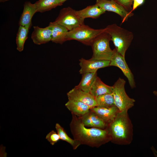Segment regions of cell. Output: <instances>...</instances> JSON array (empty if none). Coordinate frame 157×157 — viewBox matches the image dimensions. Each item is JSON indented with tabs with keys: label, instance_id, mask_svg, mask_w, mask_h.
I'll return each instance as SVG.
<instances>
[{
	"label": "cell",
	"instance_id": "cell-18",
	"mask_svg": "<svg viewBox=\"0 0 157 157\" xmlns=\"http://www.w3.org/2000/svg\"><path fill=\"white\" fill-rule=\"evenodd\" d=\"M65 106L72 114L78 117L85 114L91 108L82 102L71 99H68Z\"/></svg>",
	"mask_w": 157,
	"mask_h": 157
},
{
	"label": "cell",
	"instance_id": "cell-27",
	"mask_svg": "<svg viewBox=\"0 0 157 157\" xmlns=\"http://www.w3.org/2000/svg\"><path fill=\"white\" fill-rule=\"evenodd\" d=\"M144 1L145 0H133L132 7V12L139 6L143 4Z\"/></svg>",
	"mask_w": 157,
	"mask_h": 157
},
{
	"label": "cell",
	"instance_id": "cell-10",
	"mask_svg": "<svg viewBox=\"0 0 157 157\" xmlns=\"http://www.w3.org/2000/svg\"><path fill=\"white\" fill-rule=\"evenodd\" d=\"M81 68L80 74L97 72L99 69L110 66V60L85 59L81 58L79 60Z\"/></svg>",
	"mask_w": 157,
	"mask_h": 157
},
{
	"label": "cell",
	"instance_id": "cell-1",
	"mask_svg": "<svg viewBox=\"0 0 157 157\" xmlns=\"http://www.w3.org/2000/svg\"><path fill=\"white\" fill-rule=\"evenodd\" d=\"M69 124L74 139L80 145L99 147L111 141V137L106 129L92 127L87 128L76 115L72 114Z\"/></svg>",
	"mask_w": 157,
	"mask_h": 157
},
{
	"label": "cell",
	"instance_id": "cell-6",
	"mask_svg": "<svg viewBox=\"0 0 157 157\" xmlns=\"http://www.w3.org/2000/svg\"><path fill=\"white\" fill-rule=\"evenodd\" d=\"M125 83L124 79L119 78L113 86L115 105L119 111L128 110L134 106L135 101L126 94L124 88Z\"/></svg>",
	"mask_w": 157,
	"mask_h": 157
},
{
	"label": "cell",
	"instance_id": "cell-7",
	"mask_svg": "<svg viewBox=\"0 0 157 157\" xmlns=\"http://www.w3.org/2000/svg\"><path fill=\"white\" fill-rule=\"evenodd\" d=\"M84 20L77 15L76 10L68 7L60 10L55 22L70 31L84 24Z\"/></svg>",
	"mask_w": 157,
	"mask_h": 157
},
{
	"label": "cell",
	"instance_id": "cell-5",
	"mask_svg": "<svg viewBox=\"0 0 157 157\" xmlns=\"http://www.w3.org/2000/svg\"><path fill=\"white\" fill-rule=\"evenodd\" d=\"M104 31L105 28L94 29L84 24L69 31L65 40L66 41L75 40L85 45L91 46L95 38Z\"/></svg>",
	"mask_w": 157,
	"mask_h": 157
},
{
	"label": "cell",
	"instance_id": "cell-14",
	"mask_svg": "<svg viewBox=\"0 0 157 157\" xmlns=\"http://www.w3.org/2000/svg\"><path fill=\"white\" fill-rule=\"evenodd\" d=\"M78 117L86 127L105 129H106L108 125L90 109L85 114Z\"/></svg>",
	"mask_w": 157,
	"mask_h": 157
},
{
	"label": "cell",
	"instance_id": "cell-22",
	"mask_svg": "<svg viewBox=\"0 0 157 157\" xmlns=\"http://www.w3.org/2000/svg\"><path fill=\"white\" fill-rule=\"evenodd\" d=\"M29 29L19 26L17 34L16 42L17 49L19 52L23 51L25 41L28 38Z\"/></svg>",
	"mask_w": 157,
	"mask_h": 157
},
{
	"label": "cell",
	"instance_id": "cell-26",
	"mask_svg": "<svg viewBox=\"0 0 157 157\" xmlns=\"http://www.w3.org/2000/svg\"><path fill=\"white\" fill-rule=\"evenodd\" d=\"M128 12L132 13V7L133 0H115Z\"/></svg>",
	"mask_w": 157,
	"mask_h": 157
},
{
	"label": "cell",
	"instance_id": "cell-30",
	"mask_svg": "<svg viewBox=\"0 0 157 157\" xmlns=\"http://www.w3.org/2000/svg\"><path fill=\"white\" fill-rule=\"evenodd\" d=\"M67 0H60V2L63 3L64 2L66 1Z\"/></svg>",
	"mask_w": 157,
	"mask_h": 157
},
{
	"label": "cell",
	"instance_id": "cell-15",
	"mask_svg": "<svg viewBox=\"0 0 157 157\" xmlns=\"http://www.w3.org/2000/svg\"><path fill=\"white\" fill-rule=\"evenodd\" d=\"M37 12V9L35 3H32L30 1H26L24 5L23 12L20 16L19 25L28 28L32 25L31 20L34 14Z\"/></svg>",
	"mask_w": 157,
	"mask_h": 157
},
{
	"label": "cell",
	"instance_id": "cell-3",
	"mask_svg": "<svg viewBox=\"0 0 157 157\" xmlns=\"http://www.w3.org/2000/svg\"><path fill=\"white\" fill-rule=\"evenodd\" d=\"M105 28V32L110 35L117 51L125 57L133 38V33L115 24L108 25Z\"/></svg>",
	"mask_w": 157,
	"mask_h": 157
},
{
	"label": "cell",
	"instance_id": "cell-29",
	"mask_svg": "<svg viewBox=\"0 0 157 157\" xmlns=\"http://www.w3.org/2000/svg\"><path fill=\"white\" fill-rule=\"evenodd\" d=\"M8 0H0V2H3Z\"/></svg>",
	"mask_w": 157,
	"mask_h": 157
},
{
	"label": "cell",
	"instance_id": "cell-28",
	"mask_svg": "<svg viewBox=\"0 0 157 157\" xmlns=\"http://www.w3.org/2000/svg\"><path fill=\"white\" fill-rule=\"evenodd\" d=\"M153 93L155 95L157 96V90L154 91Z\"/></svg>",
	"mask_w": 157,
	"mask_h": 157
},
{
	"label": "cell",
	"instance_id": "cell-20",
	"mask_svg": "<svg viewBox=\"0 0 157 157\" xmlns=\"http://www.w3.org/2000/svg\"><path fill=\"white\" fill-rule=\"evenodd\" d=\"M97 76V72L83 74H82V77L80 82L75 87L83 91L89 92L91 86Z\"/></svg>",
	"mask_w": 157,
	"mask_h": 157
},
{
	"label": "cell",
	"instance_id": "cell-4",
	"mask_svg": "<svg viewBox=\"0 0 157 157\" xmlns=\"http://www.w3.org/2000/svg\"><path fill=\"white\" fill-rule=\"evenodd\" d=\"M110 35L105 31L99 35L91 45L93 54L90 59L110 60L114 52L110 47Z\"/></svg>",
	"mask_w": 157,
	"mask_h": 157
},
{
	"label": "cell",
	"instance_id": "cell-8",
	"mask_svg": "<svg viewBox=\"0 0 157 157\" xmlns=\"http://www.w3.org/2000/svg\"><path fill=\"white\" fill-rule=\"evenodd\" d=\"M112 57L110 60V66L118 67L127 78L129 85L132 88L135 87L134 76L129 67L125 60V57L118 53L115 49Z\"/></svg>",
	"mask_w": 157,
	"mask_h": 157
},
{
	"label": "cell",
	"instance_id": "cell-16",
	"mask_svg": "<svg viewBox=\"0 0 157 157\" xmlns=\"http://www.w3.org/2000/svg\"><path fill=\"white\" fill-rule=\"evenodd\" d=\"M49 25L51 27V41L61 44L66 41L65 37L69 31L65 27L55 21L50 22Z\"/></svg>",
	"mask_w": 157,
	"mask_h": 157
},
{
	"label": "cell",
	"instance_id": "cell-13",
	"mask_svg": "<svg viewBox=\"0 0 157 157\" xmlns=\"http://www.w3.org/2000/svg\"><path fill=\"white\" fill-rule=\"evenodd\" d=\"M90 110L108 124L114 119L119 111L115 106L109 107L97 106L91 108Z\"/></svg>",
	"mask_w": 157,
	"mask_h": 157
},
{
	"label": "cell",
	"instance_id": "cell-23",
	"mask_svg": "<svg viewBox=\"0 0 157 157\" xmlns=\"http://www.w3.org/2000/svg\"><path fill=\"white\" fill-rule=\"evenodd\" d=\"M95 99L97 106L109 107L115 106L113 93L100 95L95 97Z\"/></svg>",
	"mask_w": 157,
	"mask_h": 157
},
{
	"label": "cell",
	"instance_id": "cell-2",
	"mask_svg": "<svg viewBox=\"0 0 157 157\" xmlns=\"http://www.w3.org/2000/svg\"><path fill=\"white\" fill-rule=\"evenodd\" d=\"M128 110L119 111L106 128L110 136V141L114 143L128 145L132 141L133 125L129 117Z\"/></svg>",
	"mask_w": 157,
	"mask_h": 157
},
{
	"label": "cell",
	"instance_id": "cell-9",
	"mask_svg": "<svg viewBox=\"0 0 157 157\" xmlns=\"http://www.w3.org/2000/svg\"><path fill=\"white\" fill-rule=\"evenodd\" d=\"M96 4L106 11L112 12L118 15L121 17L122 23L133 15V13L128 12L113 0H96Z\"/></svg>",
	"mask_w": 157,
	"mask_h": 157
},
{
	"label": "cell",
	"instance_id": "cell-12",
	"mask_svg": "<svg viewBox=\"0 0 157 157\" xmlns=\"http://www.w3.org/2000/svg\"><path fill=\"white\" fill-rule=\"evenodd\" d=\"M33 28L31 39L34 44L40 45L51 41L52 29L50 25H49L44 28H40L37 26H34Z\"/></svg>",
	"mask_w": 157,
	"mask_h": 157
},
{
	"label": "cell",
	"instance_id": "cell-11",
	"mask_svg": "<svg viewBox=\"0 0 157 157\" xmlns=\"http://www.w3.org/2000/svg\"><path fill=\"white\" fill-rule=\"evenodd\" d=\"M67 94L68 99L81 101L88 105L91 108L97 106L95 97L90 92L74 87Z\"/></svg>",
	"mask_w": 157,
	"mask_h": 157
},
{
	"label": "cell",
	"instance_id": "cell-24",
	"mask_svg": "<svg viewBox=\"0 0 157 157\" xmlns=\"http://www.w3.org/2000/svg\"><path fill=\"white\" fill-rule=\"evenodd\" d=\"M55 128L60 140L69 144L74 149H76L80 145L74 139H72L68 135L63 128L60 124L56 123L55 125Z\"/></svg>",
	"mask_w": 157,
	"mask_h": 157
},
{
	"label": "cell",
	"instance_id": "cell-25",
	"mask_svg": "<svg viewBox=\"0 0 157 157\" xmlns=\"http://www.w3.org/2000/svg\"><path fill=\"white\" fill-rule=\"evenodd\" d=\"M46 139L52 145H54L60 140L58 133L53 130L51 131L47 135Z\"/></svg>",
	"mask_w": 157,
	"mask_h": 157
},
{
	"label": "cell",
	"instance_id": "cell-19",
	"mask_svg": "<svg viewBox=\"0 0 157 157\" xmlns=\"http://www.w3.org/2000/svg\"><path fill=\"white\" fill-rule=\"evenodd\" d=\"M105 12L104 10L96 4L88 6L83 9L76 10L77 15L84 19L88 18L93 19L98 18Z\"/></svg>",
	"mask_w": 157,
	"mask_h": 157
},
{
	"label": "cell",
	"instance_id": "cell-31",
	"mask_svg": "<svg viewBox=\"0 0 157 157\" xmlns=\"http://www.w3.org/2000/svg\"><path fill=\"white\" fill-rule=\"evenodd\" d=\"M114 0V1H115V0Z\"/></svg>",
	"mask_w": 157,
	"mask_h": 157
},
{
	"label": "cell",
	"instance_id": "cell-21",
	"mask_svg": "<svg viewBox=\"0 0 157 157\" xmlns=\"http://www.w3.org/2000/svg\"><path fill=\"white\" fill-rule=\"evenodd\" d=\"M35 3L37 12L41 13L49 11L63 5L60 0H39Z\"/></svg>",
	"mask_w": 157,
	"mask_h": 157
},
{
	"label": "cell",
	"instance_id": "cell-17",
	"mask_svg": "<svg viewBox=\"0 0 157 157\" xmlns=\"http://www.w3.org/2000/svg\"><path fill=\"white\" fill-rule=\"evenodd\" d=\"M113 86L106 85L97 76L92 84L89 92L94 97L106 94L112 93Z\"/></svg>",
	"mask_w": 157,
	"mask_h": 157
}]
</instances>
